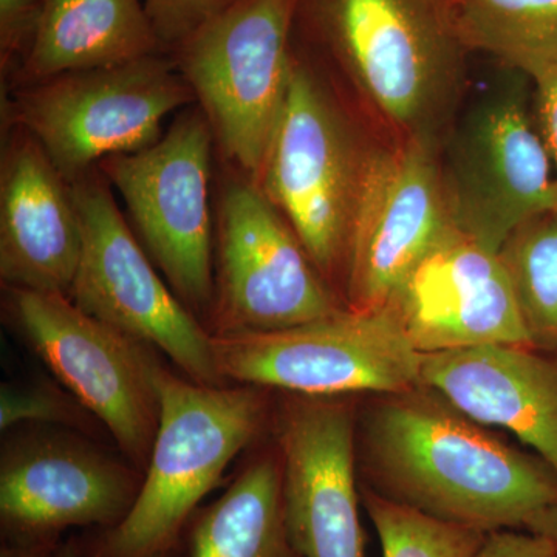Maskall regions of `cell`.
Segmentation results:
<instances>
[{
    "label": "cell",
    "instance_id": "1",
    "mask_svg": "<svg viewBox=\"0 0 557 557\" xmlns=\"http://www.w3.org/2000/svg\"><path fill=\"white\" fill-rule=\"evenodd\" d=\"M370 490L424 515L491 533L525 528L557 502V474L426 386L384 395L362 421Z\"/></svg>",
    "mask_w": 557,
    "mask_h": 557
},
{
    "label": "cell",
    "instance_id": "2",
    "mask_svg": "<svg viewBox=\"0 0 557 557\" xmlns=\"http://www.w3.org/2000/svg\"><path fill=\"white\" fill-rule=\"evenodd\" d=\"M293 39L346 72L403 138L434 139L468 53L450 0H296Z\"/></svg>",
    "mask_w": 557,
    "mask_h": 557
},
{
    "label": "cell",
    "instance_id": "3",
    "mask_svg": "<svg viewBox=\"0 0 557 557\" xmlns=\"http://www.w3.org/2000/svg\"><path fill=\"white\" fill-rule=\"evenodd\" d=\"M160 424L134 507L76 545L79 557H152L180 547L200 502L271 420L267 387L207 386L161 369Z\"/></svg>",
    "mask_w": 557,
    "mask_h": 557
},
{
    "label": "cell",
    "instance_id": "4",
    "mask_svg": "<svg viewBox=\"0 0 557 557\" xmlns=\"http://www.w3.org/2000/svg\"><path fill=\"white\" fill-rule=\"evenodd\" d=\"M11 91L7 123L28 132L69 183L108 157L153 145L168 115L196 104L170 53L61 73Z\"/></svg>",
    "mask_w": 557,
    "mask_h": 557
},
{
    "label": "cell",
    "instance_id": "5",
    "mask_svg": "<svg viewBox=\"0 0 557 557\" xmlns=\"http://www.w3.org/2000/svg\"><path fill=\"white\" fill-rule=\"evenodd\" d=\"M296 0H239L171 51L215 145L256 183L287 98Z\"/></svg>",
    "mask_w": 557,
    "mask_h": 557
},
{
    "label": "cell",
    "instance_id": "6",
    "mask_svg": "<svg viewBox=\"0 0 557 557\" xmlns=\"http://www.w3.org/2000/svg\"><path fill=\"white\" fill-rule=\"evenodd\" d=\"M214 145L203 110L194 104L153 145L98 164L126 205L139 244L203 324L214 299Z\"/></svg>",
    "mask_w": 557,
    "mask_h": 557
},
{
    "label": "cell",
    "instance_id": "7",
    "mask_svg": "<svg viewBox=\"0 0 557 557\" xmlns=\"http://www.w3.org/2000/svg\"><path fill=\"white\" fill-rule=\"evenodd\" d=\"M212 338L228 384L329 398L397 395L423 386L424 354L391 307L343 309L298 327Z\"/></svg>",
    "mask_w": 557,
    "mask_h": 557
},
{
    "label": "cell",
    "instance_id": "8",
    "mask_svg": "<svg viewBox=\"0 0 557 557\" xmlns=\"http://www.w3.org/2000/svg\"><path fill=\"white\" fill-rule=\"evenodd\" d=\"M304 51L293 42L287 98L256 185L284 215L335 289L346 281L348 242L366 156Z\"/></svg>",
    "mask_w": 557,
    "mask_h": 557
},
{
    "label": "cell",
    "instance_id": "9",
    "mask_svg": "<svg viewBox=\"0 0 557 557\" xmlns=\"http://www.w3.org/2000/svg\"><path fill=\"white\" fill-rule=\"evenodd\" d=\"M70 186L83 236L70 299L131 338L159 348L186 379L226 386L214 338L157 273L101 171L97 168Z\"/></svg>",
    "mask_w": 557,
    "mask_h": 557
},
{
    "label": "cell",
    "instance_id": "10",
    "mask_svg": "<svg viewBox=\"0 0 557 557\" xmlns=\"http://www.w3.org/2000/svg\"><path fill=\"white\" fill-rule=\"evenodd\" d=\"M7 318L61 386L146 468L160 424L163 364L148 344L81 310L69 296L5 287Z\"/></svg>",
    "mask_w": 557,
    "mask_h": 557
},
{
    "label": "cell",
    "instance_id": "11",
    "mask_svg": "<svg viewBox=\"0 0 557 557\" xmlns=\"http://www.w3.org/2000/svg\"><path fill=\"white\" fill-rule=\"evenodd\" d=\"M347 309L256 183H223L214 233L212 336L276 332Z\"/></svg>",
    "mask_w": 557,
    "mask_h": 557
},
{
    "label": "cell",
    "instance_id": "12",
    "mask_svg": "<svg viewBox=\"0 0 557 557\" xmlns=\"http://www.w3.org/2000/svg\"><path fill=\"white\" fill-rule=\"evenodd\" d=\"M531 81L515 70L487 90L458 123L442 166L456 228L497 252L527 220L557 209Z\"/></svg>",
    "mask_w": 557,
    "mask_h": 557
},
{
    "label": "cell",
    "instance_id": "13",
    "mask_svg": "<svg viewBox=\"0 0 557 557\" xmlns=\"http://www.w3.org/2000/svg\"><path fill=\"white\" fill-rule=\"evenodd\" d=\"M434 139L366 153L348 242L344 304L388 307L418 263L456 231Z\"/></svg>",
    "mask_w": 557,
    "mask_h": 557
},
{
    "label": "cell",
    "instance_id": "14",
    "mask_svg": "<svg viewBox=\"0 0 557 557\" xmlns=\"http://www.w3.org/2000/svg\"><path fill=\"white\" fill-rule=\"evenodd\" d=\"M141 483V474L78 435H22L0 460L3 536L39 541L72 527L108 530L126 518Z\"/></svg>",
    "mask_w": 557,
    "mask_h": 557
},
{
    "label": "cell",
    "instance_id": "15",
    "mask_svg": "<svg viewBox=\"0 0 557 557\" xmlns=\"http://www.w3.org/2000/svg\"><path fill=\"white\" fill-rule=\"evenodd\" d=\"M273 418L293 545L302 557H366L354 410L339 397L289 394Z\"/></svg>",
    "mask_w": 557,
    "mask_h": 557
},
{
    "label": "cell",
    "instance_id": "16",
    "mask_svg": "<svg viewBox=\"0 0 557 557\" xmlns=\"http://www.w3.org/2000/svg\"><path fill=\"white\" fill-rule=\"evenodd\" d=\"M388 307L424 355L531 347L500 256L458 230L418 263Z\"/></svg>",
    "mask_w": 557,
    "mask_h": 557
},
{
    "label": "cell",
    "instance_id": "17",
    "mask_svg": "<svg viewBox=\"0 0 557 557\" xmlns=\"http://www.w3.org/2000/svg\"><path fill=\"white\" fill-rule=\"evenodd\" d=\"M83 236L72 186L28 132L7 126L0 161L3 287L72 293Z\"/></svg>",
    "mask_w": 557,
    "mask_h": 557
},
{
    "label": "cell",
    "instance_id": "18",
    "mask_svg": "<svg viewBox=\"0 0 557 557\" xmlns=\"http://www.w3.org/2000/svg\"><path fill=\"white\" fill-rule=\"evenodd\" d=\"M423 386L486 426L507 429L557 474V357L527 346L424 355Z\"/></svg>",
    "mask_w": 557,
    "mask_h": 557
},
{
    "label": "cell",
    "instance_id": "19",
    "mask_svg": "<svg viewBox=\"0 0 557 557\" xmlns=\"http://www.w3.org/2000/svg\"><path fill=\"white\" fill-rule=\"evenodd\" d=\"M39 22L11 89L76 70L170 53L143 0H39Z\"/></svg>",
    "mask_w": 557,
    "mask_h": 557
},
{
    "label": "cell",
    "instance_id": "20",
    "mask_svg": "<svg viewBox=\"0 0 557 557\" xmlns=\"http://www.w3.org/2000/svg\"><path fill=\"white\" fill-rule=\"evenodd\" d=\"M189 557H302L289 537L276 448L249 458L228 490L190 519Z\"/></svg>",
    "mask_w": 557,
    "mask_h": 557
},
{
    "label": "cell",
    "instance_id": "21",
    "mask_svg": "<svg viewBox=\"0 0 557 557\" xmlns=\"http://www.w3.org/2000/svg\"><path fill=\"white\" fill-rule=\"evenodd\" d=\"M450 13L468 53L530 78L557 67V0H450Z\"/></svg>",
    "mask_w": 557,
    "mask_h": 557
},
{
    "label": "cell",
    "instance_id": "22",
    "mask_svg": "<svg viewBox=\"0 0 557 557\" xmlns=\"http://www.w3.org/2000/svg\"><path fill=\"white\" fill-rule=\"evenodd\" d=\"M531 347L557 357V209L527 220L498 249Z\"/></svg>",
    "mask_w": 557,
    "mask_h": 557
},
{
    "label": "cell",
    "instance_id": "23",
    "mask_svg": "<svg viewBox=\"0 0 557 557\" xmlns=\"http://www.w3.org/2000/svg\"><path fill=\"white\" fill-rule=\"evenodd\" d=\"M362 504L379 534L383 557H475L485 531L432 518L364 486Z\"/></svg>",
    "mask_w": 557,
    "mask_h": 557
},
{
    "label": "cell",
    "instance_id": "24",
    "mask_svg": "<svg viewBox=\"0 0 557 557\" xmlns=\"http://www.w3.org/2000/svg\"><path fill=\"white\" fill-rule=\"evenodd\" d=\"M97 418L61 386L47 379L25 384H3L0 391V429L22 423L54 424L75 431H91Z\"/></svg>",
    "mask_w": 557,
    "mask_h": 557
},
{
    "label": "cell",
    "instance_id": "25",
    "mask_svg": "<svg viewBox=\"0 0 557 557\" xmlns=\"http://www.w3.org/2000/svg\"><path fill=\"white\" fill-rule=\"evenodd\" d=\"M153 30L171 51L239 0H143Z\"/></svg>",
    "mask_w": 557,
    "mask_h": 557
},
{
    "label": "cell",
    "instance_id": "26",
    "mask_svg": "<svg viewBox=\"0 0 557 557\" xmlns=\"http://www.w3.org/2000/svg\"><path fill=\"white\" fill-rule=\"evenodd\" d=\"M39 0H0V72L10 81L30 50L39 22Z\"/></svg>",
    "mask_w": 557,
    "mask_h": 557
},
{
    "label": "cell",
    "instance_id": "27",
    "mask_svg": "<svg viewBox=\"0 0 557 557\" xmlns=\"http://www.w3.org/2000/svg\"><path fill=\"white\" fill-rule=\"evenodd\" d=\"M475 557H557V547L539 534L516 530L491 531Z\"/></svg>",
    "mask_w": 557,
    "mask_h": 557
},
{
    "label": "cell",
    "instance_id": "28",
    "mask_svg": "<svg viewBox=\"0 0 557 557\" xmlns=\"http://www.w3.org/2000/svg\"><path fill=\"white\" fill-rule=\"evenodd\" d=\"M534 84V106L539 127L552 159L557 182V67H549L531 76Z\"/></svg>",
    "mask_w": 557,
    "mask_h": 557
},
{
    "label": "cell",
    "instance_id": "29",
    "mask_svg": "<svg viewBox=\"0 0 557 557\" xmlns=\"http://www.w3.org/2000/svg\"><path fill=\"white\" fill-rule=\"evenodd\" d=\"M58 548V539L7 541L0 549V557H53Z\"/></svg>",
    "mask_w": 557,
    "mask_h": 557
},
{
    "label": "cell",
    "instance_id": "30",
    "mask_svg": "<svg viewBox=\"0 0 557 557\" xmlns=\"http://www.w3.org/2000/svg\"><path fill=\"white\" fill-rule=\"evenodd\" d=\"M525 530L539 536L547 537L557 547V502L536 512L528 520Z\"/></svg>",
    "mask_w": 557,
    "mask_h": 557
},
{
    "label": "cell",
    "instance_id": "31",
    "mask_svg": "<svg viewBox=\"0 0 557 557\" xmlns=\"http://www.w3.org/2000/svg\"><path fill=\"white\" fill-rule=\"evenodd\" d=\"M180 547L175 549H171V552L160 553V555H156L152 557H182L178 556ZM53 557H79L78 548H76L75 542H69V544L62 545V547L57 549Z\"/></svg>",
    "mask_w": 557,
    "mask_h": 557
}]
</instances>
